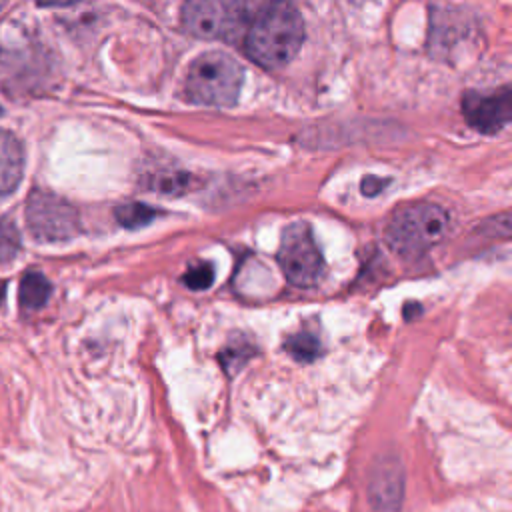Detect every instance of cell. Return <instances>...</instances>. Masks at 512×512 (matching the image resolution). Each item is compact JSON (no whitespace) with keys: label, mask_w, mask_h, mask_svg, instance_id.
<instances>
[{"label":"cell","mask_w":512,"mask_h":512,"mask_svg":"<svg viewBox=\"0 0 512 512\" xmlns=\"http://www.w3.org/2000/svg\"><path fill=\"white\" fill-rule=\"evenodd\" d=\"M0 8H2V4H0Z\"/></svg>","instance_id":"obj_19"},{"label":"cell","mask_w":512,"mask_h":512,"mask_svg":"<svg viewBox=\"0 0 512 512\" xmlns=\"http://www.w3.org/2000/svg\"><path fill=\"white\" fill-rule=\"evenodd\" d=\"M304 22L300 12L284 2L262 4L250 22L244 46L246 54L264 68L286 66L300 50Z\"/></svg>","instance_id":"obj_1"},{"label":"cell","mask_w":512,"mask_h":512,"mask_svg":"<svg viewBox=\"0 0 512 512\" xmlns=\"http://www.w3.org/2000/svg\"><path fill=\"white\" fill-rule=\"evenodd\" d=\"M462 110L470 126L494 134L510 122L512 94L508 86L492 92H468L462 98Z\"/></svg>","instance_id":"obj_7"},{"label":"cell","mask_w":512,"mask_h":512,"mask_svg":"<svg viewBox=\"0 0 512 512\" xmlns=\"http://www.w3.org/2000/svg\"><path fill=\"white\" fill-rule=\"evenodd\" d=\"M278 264L290 284L312 288L324 274V258L306 222L290 224L280 238Z\"/></svg>","instance_id":"obj_4"},{"label":"cell","mask_w":512,"mask_h":512,"mask_svg":"<svg viewBox=\"0 0 512 512\" xmlns=\"http://www.w3.org/2000/svg\"><path fill=\"white\" fill-rule=\"evenodd\" d=\"M284 346L300 362H312L320 354V340L310 332L292 334Z\"/></svg>","instance_id":"obj_12"},{"label":"cell","mask_w":512,"mask_h":512,"mask_svg":"<svg viewBox=\"0 0 512 512\" xmlns=\"http://www.w3.org/2000/svg\"><path fill=\"white\" fill-rule=\"evenodd\" d=\"M254 354V348L246 342H236L232 346H226L222 352H220V362L222 366L228 370V372H234L238 370L250 356Z\"/></svg>","instance_id":"obj_16"},{"label":"cell","mask_w":512,"mask_h":512,"mask_svg":"<svg viewBox=\"0 0 512 512\" xmlns=\"http://www.w3.org/2000/svg\"><path fill=\"white\" fill-rule=\"evenodd\" d=\"M20 250V232L12 220L0 218V264L16 258Z\"/></svg>","instance_id":"obj_14"},{"label":"cell","mask_w":512,"mask_h":512,"mask_svg":"<svg viewBox=\"0 0 512 512\" xmlns=\"http://www.w3.org/2000/svg\"><path fill=\"white\" fill-rule=\"evenodd\" d=\"M0 112H2V108H0Z\"/></svg>","instance_id":"obj_18"},{"label":"cell","mask_w":512,"mask_h":512,"mask_svg":"<svg viewBox=\"0 0 512 512\" xmlns=\"http://www.w3.org/2000/svg\"><path fill=\"white\" fill-rule=\"evenodd\" d=\"M156 216H158V210L140 202H130L116 210V220L126 228H140L150 220H154Z\"/></svg>","instance_id":"obj_13"},{"label":"cell","mask_w":512,"mask_h":512,"mask_svg":"<svg viewBox=\"0 0 512 512\" xmlns=\"http://www.w3.org/2000/svg\"><path fill=\"white\" fill-rule=\"evenodd\" d=\"M448 230V214L430 202L400 206L384 228L386 244L400 256H420Z\"/></svg>","instance_id":"obj_2"},{"label":"cell","mask_w":512,"mask_h":512,"mask_svg":"<svg viewBox=\"0 0 512 512\" xmlns=\"http://www.w3.org/2000/svg\"><path fill=\"white\" fill-rule=\"evenodd\" d=\"M50 294H52V286L42 272L30 270L22 276L18 298L26 310H36V308L44 306L46 300L50 298Z\"/></svg>","instance_id":"obj_11"},{"label":"cell","mask_w":512,"mask_h":512,"mask_svg":"<svg viewBox=\"0 0 512 512\" xmlns=\"http://www.w3.org/2000/svg\"><path fill=\"white\" fill-rule=\"evenodd\" d=\"M244 70L226 52H204L192 60L186 74V94L196 104L232 106L242 88Z\"/></svg>","instance_id":"obj_3"},{"label":"cell","mask_w":512,"mask_h":512,"mask_svg":"<svg viewBox=\"0 0 512 512\" xmlns=\"http://www.w3.org/2000/svg\"><path fill=\"white\" fill-rule=\"evenodd\" d=\"M386 186V180H380V178H374V176H368L364 182H362V192L368 194V196H374L380 192V188Z\"/></svg>","instance_id":"obj_17"},{"label":"cell","mask_w":512,"mask_h":512,"mask_svg":"<svg viewBox=\"0 0 512 512\" xmlns=\"http://www.w3.org/2000/svg\"><path fill=\"white\" fill-rule=\"evenodd\" d=\"M26 222L32 236L42 242L70 240L80 232L76 208L46 190H32L28 196Z\"/></svg>","instance_id":"obj_6"},{"label":"cell","mask_w":512,"mask_h":512,"mask_svg":"<svg viewBox=\"0 0 512 512\" xmlns=\"http://www.w3.org/2000/svg\"><path fill=\"white\" fill-rule=\"evenodd\" d=\"M24 170V152L20 140L6 130H0V196L12 192Z\"/></svg>","instance_id":"obj_9"},{"label":"cell","mask_w":512,"mask_h":512,"mask_svg":"<svg viewBox=\"0 0 512 512\" xmlns=\"http://www.w3.org/2000/svg\"><path fill=\"white\" fill-rule=\"evenodd\" d=\"M198 186V180L188 172H156L146 180V188L162 196H180Z\"/></svg>","instance_id":"obj_10"},{"label":"cell","mask_w":512,"mask_h":512,"mask_svg":"<svg viewBox=\"0 0 512 512\" xmlns=\"http://www.w3.org/2000/svg\"><path fill=\"white\" fill-rule=\"evenodd\" d=\"M182 280L192 290H206L214 282V266L210 262H198L186 270Z\"/></svg>","instance_id":"obj_15"},{"label":"cell","mask_w":512,"mask_h":512,"mask_svg":"<svg viewBox=\"0 0 512 512\" xmlns=\"http://www.w3.org/2000/svg\"><path fill=\"white\" fill-rule=\"evenodd\" d=\"M404 492L402 466L396 460H384L374 472L368 488L370 502L376 512H400Z\"/></svg>","instance_id":"obj_8"},{"label":"cell","mask_w":512,"mask_h":512,"mask_svg":"<svg viewBox=\"0 0 512 512\" xmlns=\"http://www.w3.org/2000/svg\"><path fill=\"white\" fill-rule=\"evenodd\" d=\"M244 2L194 0L182 6V26L188 34L204 40L232 38L248 26V10Z\"/></svg>","instance_id":"obj_5"}]
</instances>
